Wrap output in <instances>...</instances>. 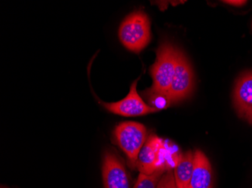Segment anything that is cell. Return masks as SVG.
Instances as JSON below:
<instances>
[{
  "label": "cell",
  "mask_w": 252,
  "mask_h": 188,
  "mask_svg": "<svg viewBox=\"0 0 252 188\" xmlns=\"http://www.w3.org/2000/svg\"><path fill=\"white\" fill-rule=\"evenodd\" d=\"M178 49L169 42H163L157 51V59L151 66V73L153 85L147 91L149 101L157 110L165 108L169 106L167 93L176 67Z\"/></svg>",
  "instance_id": "6da1fadb"
},
{
  "label": "cell",
  "mask_w": 252,
  "mask_h": 188,
  "mask_svg": "<svg viewBox=\"0 0 252 188\" xmlns=\"http://www.w3.org/2000/svg\"><path fill=\"white\" fill-rule=\"evenodd\" d=\"M194 83L193 71L190 63L184 52L178 49L175 74L167 93L166 98L169 104L188 98L193 90Z\"/></svg>",
  "instance_id": "277c9868"
},
{
  "label": "cell",
  "mask_w": 252,
  "mask_h": 188,
  "mask_svg": "<svg viewBox=\"0 0 252 188\" xmlns=\"http://www.w3.org/2000/svg\"><path fill=\"white\" fill-rule=\"evenodd\" d=\"M119 37L128 50L139 53L151 42V22L143 11L126 17L119 29Z\"/></svg>",
  "instance_id": "7a4b0ae2"
},
{
  "label": "cell",
  "mask_w": 252,
  "mask_h": 188,
  "mask_svg": "<svg viewBox=\"0 0 252 188\" xmlns=\"http://www.w3.org/2000/svg\"><path fill=\"white\" fill-rule=\"evenodd\" d=\"M233 103L239 117L252 125V72H246L236 81Z\"/></svg>",
  "instance_id": "52a82bcc"
},
{
  "label": "cell",
  "mask_w": 252,
  "mask_h": 188,
  "mask_svg": "<svg viewBox=\"0 0 252 188\" xmlns=\"http://www.w3.org/2000/svg\"><path fill=\"white\" fill-rule=\"evenodd\" d=\"M189 188H213L212 166L202 151L194 153V166Z\"/></svg>",
  "instance_id": "9c48e42d"
},
{
  "label": "cell",
  "mask_w": 252,
  "mask_h": 188,
  "mask_svg": "<svg viewBox=\"0 0 252 188\" xmlns=\"http://www.w3.org/2000/svg\"><path fill=\"white\" fill-rule=\"evenodd\" d=\"M193 166L194 153L188 151L180 155L174 171L177 188H189Z\"/></svg>",
  "instance_id": "30bf717a"
},
{
  "label": "cell",
  "mask_w": 252,
  "mask_h": 188,
  "mask_svg": "<svg viewBox=\"0 0 252 188\" xmlns=\"http://www.w3.org/2000/svg\"><path fill=\"white\" fill-rule=\"evenodd\" d=\"M225 3L229 4V5H235V6H241L246 3V1H240V0H229V1H223Z\"/></svg>",
  "instance_id": "4fadbf2b"
},
{
  "label": "cell",
  "mask_w": 252,
  "mask_h": 188,
  "mask_svg": "<svg viewBox=\"0 0 252 188\" xmlns=\"http://www.w3.org/2000/svg\"><path fill=\"white\" fill-rule=\"evenodd\" d=\"M157 188H178L175 182V175L171 169H168L162 175Z\"/></svg>",
  "instance_id": "7c38bea8"
},
{
  "label": "cell",
  "mask_w": 252,
  "mask_h": 188,
  "mask_svg": "<svg viewBox=\"0 0 252 188\" xmlns=\"http://www.w3.org/2000/svg\"><path fill=\"white\" fill-rule=\"evenodd\" d=\"M165 155V147L161 138L155 135L147 138L137 158V169L141 173L151 175L158 169L166 167L162 162Z\"/></svg>",
  "instance_id": "5b68a950"
},
{
  "label": "cell",
  "mask_w": 252,
  "mask_h": 188,
  "mask_svg": "<svg viewBox=\"0 0 252 188\" xmlns=\"http://www.w3.org/2000/svg\"><path fill=\"white\" fill-rule=\"evenodd\" d=\"M103 179L105 188H130L123 164L114 154L107 151L103 161Z\"/></svg>",
  "instance_id": "ba28073f"
},
{
  "label": "cell",
  "mask_w": 252,
  "mask_h": 188,
  "mask_svg": "<svg viewBox=\"0 0 252 188\" xmlns=\"http://www.w3.org/2000/svg\"><path fill=\"white\" fill-rule=\"evenodd\" d=\"M168 169L162 168L151 175L140 173L134 188H157L160 179Z\"/></svg>",
  "instance_id": "8fae6325"
},
{
  "label": "cell",
  "mask_w": 252,
  "mask_h": 188,
  "mask_svg": "<svg viewBox=\"0 0 252 188\" xmlns=\"http://www.w3.org/2000/svg\"><path fill=\"white\" fill-rule=\"evenodd\" d=\"M137 81L138 79L133 82L129 93L123 100L116 103H102V105L110 112L124 117H137L157 112L158 110L146 104L137 93Z\"/></svg>",
  "instance_id": "8992f818"
},
{
  "label": "cell",
  "mask_w": 252,
  "mask_h": 188,
  "mask_svg": "<svg viewBox=\"0 0 252 188\" xmlns=\"http://www.w3.org/2000/svg\"><path fill=\"white\" fill-rule=\"evenodd\" d=\"M114 135L131 166H135L140 151L147 139L146 127L140 123L123 122L116 127Z\"/></svg>",
  "instance_id": "3957f363"
}]
</instances>
